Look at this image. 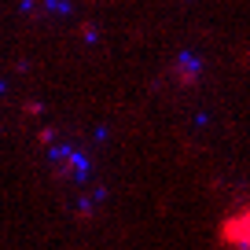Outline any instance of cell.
<instances>
[{"instance_id":"1","label":"cell","mask_w":250,"mask_h":250,"mask_svg":"<svg viewBox=\"0 0 250 250\" xmlns=\"http://www.w3.org/2000/svg\"><path fill=\"white\" fill-rule=\"evenodd\" d=\"M221 243L225 247H235V250H250V206L221 225Z\"/></svg>"}]
</instances>
